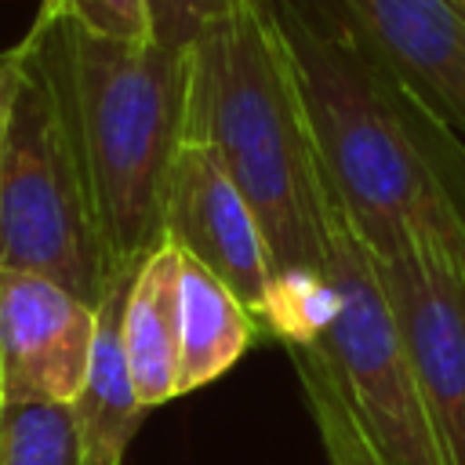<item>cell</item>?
Instances as JSON below:
<instances>
[{
	"instance_id": "cell-1",
	"label": "cell",
	"mask_w": 465,
	"mask_h": 465,
	"mask_svg": "<svg viewBox=\"0 0 465 465\" xmlns=\"http://www.w3.org/2000/svg\"><path fill=\"white\" fill-rule=\"evenodd\" d=\"M334 203L367 243L421 232L465 258V138L312 0H269Z\"/></svg>"
},
{
	"instance_id": "cell-2",
	"label": "cell",
	"mask_w": 465,
	"mask_h": 465,
	"mask_svg": "<svg viewBox=\"0 0 465 465\" xmlns=\"http://www.w3.org/2000/svg\"><path fill=\"white\" fill-rule=\"evenodd\" d=\"M185 138L214 153L251 203L276 280L327 272L331 185L269 0L207 18L185 47Z\"/></svg>"
},
{
	"instance_id": "cell-3",
	"label": "cell",
	"mask_w": 465,
	"mask_h": 465,
	"mask_svg": "<svg viewBox=\"0 0 465 465\" xmlns=\"http://www.w3.org/2000/svg\"><path fill=\"white\" fill-rule=\"evenodd\" d=\"M0 272L47 276L91 305L113 283L69 98L62 22L44 11L0 51Z\"/></svg>"
},
{
	"instance_id": "cell-4",
	"label": "cell",
	"mask_w": 465,
	"mask_h": 465,
	"mask_svg": "<svg viewBox=\"0 0 465 465\" xmlns=\"http://www.w3.org/2000/svg\"><path fill=\"white\" fill-rule=\"evenodd\" d=\"M69 98L109 269L127 272L163 240V189L185 138L189 54L124 44L62 22Z\"/></svg>"
},
{
	"instance_id": "cell-5",
	"label": "cell",
	"mask_w": 465,
	"mask_h": 465,
	"mask_svg": "<svg viewBox=\"0 0 465 465\" xmlns=\"http://www.w3.org/2000/svg\"><path fill=\"white\" fill-rule=\"evenodd\" d=\"M327 280L338 305L309 349L327 363L341 396L389 465H443L421 385L374 258L338 203L327 222Z\"/></svg>"
},
{
	"instance_id": "cell-6",
	"label": "cell",
	"mask_w": 465,
	"mask_h": 465,
	"mask_svg": "<svg viewBox=\"0 0 465 465\" xmlns=\"http://www.w3.org/2000/svg\"><path fill=\"white\" fill-rule=\"evenodd\" d=\"M371 258L407 341L443 465H465V258L421 232H403Z\"/></svg>"
},
{
	"instance_id": "cell-7",
	"label": "cell",
	"mask_w": 465,
	"mask_h": 465,
	"mask_svg": "<svg viewBox=\"0 0 465 465\" xmlns=\"http://www.w3.org/2000/svg\"><path fill=\"white\" fill-rule=\"evenodd\" d=\"M160 229L185 258L218 276L265 331L276 291L269 243L243 193L196 138H182L171 160Z\"/></svg>"
},
{
	"instance_id": "cell-8",
	"label": "cell",
	"mask_w": 465,
	"mask_h": 465,
	"mask_svg": "<svg viewBox=\"0 0 465 465\" xmlns=\"http://www.w3.org/2000/svg\"><path fill=\"white\" fill-rule=\"evenodd\" d=\"M98 305L36 272H0V407L73 403L91 367Z\"/></svg>"
},
{
	"instance_id": "cell-9",
	"label": "cell",
	"mask_w": 465,
	"mask_h": 465,
	"mask_svg": "<svg viewBox=\"0 0 465 465\" xmlns=\"http://www.w3.org/2000/svg\"><path fill=\"white\" fill-rule=\"evenodd\" d=\"M378 65L465 138L461 0H312Z\"/></svg>"
},
{
	"instance_id": "cell-10",
	"label": "cell",
	"mask_w": 465,
	"mask_h": 465,
	"mask_svg": "<svg viewBox=\"0 0 465 465\" xmlns=\"http://www.w3.org/2000/svg\"><path fill=\"white\" fill-rule=\"evenodd\" d=\"M178 283L182 251L163 236L138 262L120 312L131 381L145 411L178 396Z\"/></svg>"
},
{
	"instance_id": "cell-11",
	"label": "cell",
	"mask_w": 465,
	"mask_h": 465,
	"mask_svg": "<svg viewBox=\"0 0 465 465\" xmlns=\"http://www.w3.org/2000/svg\"><path fill=\"white\" fill-rule=\"evenodd\" d=\"M131 276L134 269L116 272L98 302L91 367L80 396L73 400L80 443H84V465H124L127 443L138 432V421L145 414V407L138 403L124 338H120V312L131 291Z\"/></svg>"
},
{
	"instance_id": "cell-12",
	"label": "cell",
	"mask_w": 465,
	"mask_h": 465,
	"mask_svg": "<svg viewBox=\"0 0 465 465\" xmlns=\"http://www.w3.org/2000/svg\"><path fill=\"white\" fill-rule=\"evenodd\" d=\"M262 334L240 298L203 265L182 254L178 283V396L222 378Z\"/></svg>"
},
{
	"instance_id": "cell-13",
	"label": "cell",
	"mask_w": 465,
	"mask_h": 465,
	"mask_svg": "<svg viewBox=\"0 0 465 465\" xmlns=\"http://www.w3.org/2000/svg\"><path fill=\"white\" fill-rule=\"evenodd\" d=\"M287 352L294 360L302 396H305V407L312 414V425H316L327 465H389L381 458V450L374 447V440L367 436L356 411L349 407V400L341 396L327 363L309 345H291Z\"/></svg>"
},
{
	"instance_id": "cell-14",
	"label": "cell",
	"mask_w": 465,
	"mask_h": 465,
	"mask_svg": "<svg viewBox=\"0 0 465 465\" xmlns=\"http://www.w3.org/2000/svg\"><path fill=\"white\" fill-rule=\"evenodd\" d=\"M0 465H84L73 403L0 407Z\"/></svg>"
},
{
	"instance_id": "cell-15",
	"label": "cell",
	"mask_w": 465,
	"mask_h": 465,
	"mask_svg": "<svg viewBox=\"0 0 465 465\" xmlns=\"http://www.w3.org/2000/svg\"><path fill=\"white\" fill-rule=\"evenodd\" d=\"M36 11L105 40H124V44L156 40L149 0H40Z\"/></svg>"
},
{
	"instance_id": "cell-16",
	"label": "cell",
	"mask_w": 465,
	"mask_h": 465,
	"mask_svg": "<svg viewBox=\"0 0 465 465\" xmlns=\"http://www.w3.org/2000/svg\"><path fill=\"white\" fill-rule=\"evenodd\" d=\"M236 4H243V0H149L156 44L174 47V51H185L189 40L196 36V29L207 18L236 7Z\"/></svg>"
},
{
	"instance_id": "cell-17",
	"label": "cell",
	"mask_w": 465,
	"mask_h": 465,
	"mask_svg": "<svg viewBox=\"0 0 465 465\" xmlns=\"http://www.w3.org/2000/svg\"><path fill=\"white\" fill-rule=\"evenodd\" d=\"M461 4H465V0H461Z\"/></svg>"
}]
</instances>
